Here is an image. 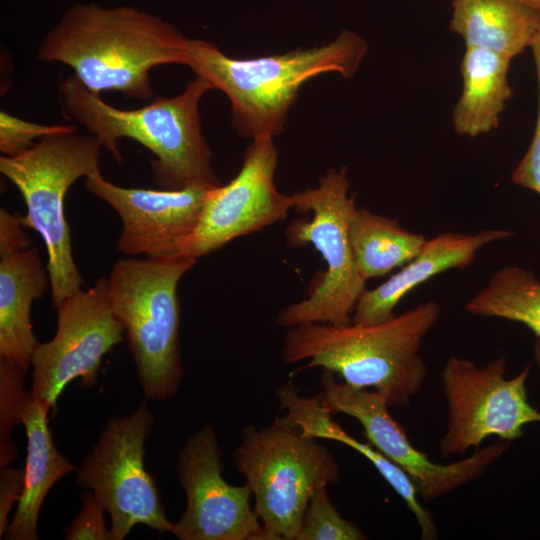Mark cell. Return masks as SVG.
<instances>
[{"instance_id": "cell-17", "label": "cell", "mask_w": 540, "mask_h": 540, "mask_svg": "<svg viewBox=\"0 0 540 540\" xmlns=\"http://www.w3.org/2000/svg\"><path fill=\"white\" fill-rule=\"evenodd\" d=\"M50 408L42 401H27L22 424L27 437L24 485L17 509L4 534L6 540H37L42 503L52 486L77 467L56 447L48 425Z\"/></svg>"}, {"instance_id": "cell-22", "label": "cell", "mask_w": 540, "mask_h": 540, "mask_svg": "<svg viewBox=\"0 0 540 540\" xmlns=\"http://www.w3.org/2000/svg\"><path fill=\"white\" fill-rule=\"evenodd\" d=\"M465 308L475 316L521 323L540 339V280L527 268L501 267Z\"/></svg>"}, {"instance_id": "cell-25", "label": "cell", "mask_w": 540, "mask_h": 540, "mask_svg": "<svg viewBox=\"0 0 540 540\" xmlns=\"http://www.w3.org/2000/svg\"><path fill=\"white\" fill-rule=\"evenodd\" d=\"M72 132H77L74 125H44L26 121L3 110L0 112V150L5 156H15L26 151L36 139Z\"/></svg>"}, {"instance_id": "cell-21", "label": "cell", "mask_w": 540, "mask_h": 540, "mask_svg": "<svg viewBox=\"0 0 540 540\" xmlns=\"http://www.w3.org/2000/svg\"><path fill=\"white\" fill-rule=\"evenodd\" d=\"M349 233L356 268L364 281L404 266L427 240L394 219L357 206L350 216Z\"/></svg>"}, {"instance_id": "cell-27", "label": "cell", "mask_w": 540, "mask_h": 540, "mask_svg": "<svg viewBox=\"0 0 540 540\" xmlns=\"http://www.w3.org/2000/svg\"><path fill=\"white\" fill-rule=\"evenodd\" d=\"M530 47L533 51L539 86L538 116L532 142L514 169L511 179L515 184L540 194V31Z\"/></svg>"}, {"instance_id": "cell-5", "label": "cell", "mask_w": 540, "mask_h": 540, "mask_svg": "<svg viewBox=\"0 0 540 540\" xmlns=\"http://www.w3.org/2000/svg\"><path fill=\"white\" fill-rule=\"evenodd\" d=\"M196 258L171 253L116 261L107 277L112 310L121 321L145 398L163 401L181 385L178 283Z\"/></svg>"}, {"instance_id": "cell-6", "label": "cell", "mask_w": 540, "mask_h": 540, "mask_svg": "<svg viewBox=\"0 0 540 540\" xmlns=\"http://www.w3.org/2000/svg\"><path fill=\"white\" fill-rule=\"evenodd\" d=\"M317 440L282 416L243 428L232 460L254 495L267 540H296L311 496L339 481L334 455Z\"/></svg>"}, {"instance_id": "cell-18", "label": "cell", "mask_w": 540, "mask_h": 540, "mask_svg": "<svg viewBox=\"0 0 540 540\" xmlns=\"http://www.w3.org/2000/svg\"><path fill=\"white\" fill-rule=\"evenodd\" d=\"M50 283L35 248L0 258V357L28 370L38 345L30 321L31 305Z\"/></svg>"}, {"instance_id": "cell-7", "label": "cell", "mask_w": 540, "mask_h": 540, "mask_svg": "<svg viewBox=\"0 0 540 540\" xmlns=\"http://www.w3.org/2000/svg\"><path fill=\"white\" fill-rule=\"evenodd\" d=\"M95 136L78 132L45 136L26 151L0 157V172L21 193L25 227L37 231L46 246L53 308L82 289L85 281L72 255L64 198L81 177L99 172L101 148Z\"/></svg>"}, {"instance_id": "cell-1", "label": "cell", "mask_w": 540, "mask_h": 540, "mask_svg": "<svg viewBox=\"0 0 540 540\" xmlns=\"http://www.w3.org/2000/svg\"><path fill=\"white\" fill-rule=\"evenodd\" d=\"M189 38L169 22L134 7L75 3L41 40L37 59L59 62L92 93L117 91L127 98L152 97L150 71L185 65Z\"/></svg>"}, {"instance_id": "cell-29", "label": "cell", "mask_w": 540, "mask_h": 540, "mask_svg": "<svg viewBox=\"0 0 540 540\" xmlns=\"http://www.w3.org/2000/svg\"><path fill=\"white\" fill-rule=\"evenodd\" d=\"M24 485V468L16 469L9 465L0 469V538L9 525V514L18 502Z\"/></svg>"}, {"instance_id": "cell-12", "label": "cell", "mask_w": 540, "mask_h": 540, "mask_svg": "<svg viewBox=\"0 0 540 540\" xmlns=\"http://www.w3.org/2000/svg\"><path fill=\"white\" fill-rule=\"evenodd\" d=\"M321 388L323 406L332 414L343 413L355 418L368 442L411 476L426 502L479 479L511 444V441L498 439L487 447L474 449L468 457L438 464L411 444L403 428L391 416L390 406L376 391L338 382L334 373L327 370L322 373Z\"/></svg>"}, {"instance_id": "cell-23", "label": "cell", "mask_w": 540, "mask_h": 540, "mask_svg": "<svg viewBox=\"0 0 540 540\" xmlns=\"http://www.w3.org/2000/svg\"><path fill=\"white\" fill-rule=\"evenodd\" d=\"M26 371L17 362L0 357V468L18 457L12 430L22 424L23 411L30 398L24 389Z\"/></svg>"}, {"instance_id": "cell-20", "label": "cell", "mask_w": 540, "mask_h": 540, "mask_svg": "<svg viewBox=\"0 0 540 540\" xmlns=\"http://www.w3.org/2000/svg\"><path fill=\"white\" fill-rule=\"evenodd\" d=\"M511 60L487 49L466 47L461 62L463 88L453 112L458 134L476 137L498 126L512 96L507 80Z\"/></svg>"}, {"instance_id": "cell-24", "label": "cell", "mask_w": 540, "mask_h": 540, "mask_svg": "<svg viewBox=\"0 0 540 540\" xmlns=\"http://www.w3.org/2000/svg\"><path fill=\"white\" fill-rule=\"evenodd\" d=\"M366 534L345 519L331 502L327 487L318 489L304 511L296 540H364Z\"/></svg>"}, {"instance_id": "cell-19", "label": "cell", "mask_w": 540, "mask_h": 540, "mask_svg": "<svg viewBox=\"0 0 540 540\" xmlns=\"http://www.w3.org/2000/svg\"><path fill=\"white\" fill-rule=\"evenodd\" d=\"M452 6L450 29L466 47L513 59L540 31V12L518 0H452Z\"/></svg>"}, {"instance_id": "cell-4", "label": "cell", "mask_w": 540, "mask_h": 540, "mask_svg": "<svg viewBox=\"0 0 540 540\" xmlns=\"http://www.w3.org/2000/svg\"><path fill=\"white\" fill-rule=\"evenodd\" d=\"M366 51V42L347 30L325 45L250 59L229 57L213 43L191 39L185 65L228 97L238 134L255 139L284 130L306 81L327 72L352 77Z\"/></svg>"}, {"instance_id": "cell-3", "label": "cell", "mask_w": 540, "mask_h": 540, "mask_svg": "<svg viewBox=\"0 0 540 540\" xmlns=\"http://www.w3.org/2000/svg\"><path fill=\"white\" fill-rule=\"evenodd\" d=\"M212 86L200 76L174 97H158L137 109L125 110L104 102L73 74L58 86L66 119L95 136L120 163L121 138L132 139L151 151L153 177L167 190L220 185L212 168V151L200 124L199 104Z\"/></svg>"}, {"instance_id": "cell-31", "label": "cell", "mask_w": 540, "mask_h": 540, "mask_svg": "<svg viewBox=\"0 0 540 540\" xmlns=\"http://www.w3.org/2000/svg\"><path fill=\"white\" fill-rule=\"evenodd\" d=\"M540 12V0H518Z\"/></svg>"}, {"instance_id": "cell-26", "label": "cell", "mask_w": 540, "mask_h": 540, "mask_svg": "<svg viewBox=\"0 0 540 540\" xmlns=\"http://www.w3.org/2000/svg\"><path fill=\"white\" fill-rule=\"evenodd\" d=\"M105 507L91 490L81 494V508L72 523L64 528L67 540H111L107 529L104 512Z\"/></svg>"}, {"instance_id": "cell-8", "label": "cell", "mask_w": 540, "mask_h": 540, "mask_svg": "<svg viewBox=\"0 0 540 540\" xmlns=\"http://www.w3.org/2000/svg\"><path fill=\"white\" fill-rule=\"evenodd\" d=\"M347 168L330 169L318 186L291 195L293 208L312 213V218L292 221L284 234L291 247L313 245L321 254L326 271L307 298L292 303L278 313L276 323L291 328L307 323L346 325L352 322L365 284L356 268L349 222L356 207L349 195Z\"/></svg>"}, {"instance_id": "cell-15", "label": "cell", "mask_w": 540, "mask_h": 540, "mask_svg": "<svg viewBox=\"0 0 540 540\" xmlns=\"http://www.w3.org/2000/svg\"><path fill=\"white\" fill-rule=\"evenodd\" d=\"M84 186L119 215L122 230L117 249L126 255L146 257L177 252L179 241L196 227L209 189L127 188L107 181L100 171L85 177Z\"/></svg>"}, {"instance_id": "cell-2", "label": "cell", "mask_w": 540, "mask_h": 540, "mask_svg": "<svg viewBox=\"0 0 540 540\" xmlns=\"http://www.w3.org/2000/svg\"><path fill=\"white\" fill-rule=\"evenodd\" d=\"M439 315V305L429 300L372 325L294 326L284 337L282 360H307L296 371L320 367L352 387L373 389L390 407H408L427 374L420 354L423 339Z\"/></svg>"}, {"instance_id": "cell-28", "label": "cell", "mask_w": 540, "mask_h": 540, "mask_svg": "<svg viewBox=\"0 0 540 540\" xmlns=\"http://www.w3.org/2000/svg\"><path fill=\"white\" fill-rule=\"evenodd\" d=\"M22 215L0 210V258L11 256L29 248L31 239L23 230Z\"/></svg>"}, {"instance_id": "cell-13", "label": "cell", "mask_w": 540, "mask_h": 540, "mask_svg": "<svg viewBox=\"0 0 540 540\" xmlns=\"http://www.w3.org/2000/svg\"><path fill=\"white\" fill-rule=\"evenodd\" d=\"M277 163L273 137L253 139L238 174L206 191L198 223L179 241L177 252L197 259L284 219L293 201L275 186Z\"/></svg>"}, {"instance_id": "cell-16", "label": "cell", "mask_w": 540, "mask_h": 540, "mask_svg": "<svg viewBox=\"0 0 540 540\" xmlns=\"http://www.w3.org/2000/svg\"><path fill=\"white\" fill-rule=\"evenodd\" d=\"M513 235L514 232L506 229H488L476 234L447 231L427 239L420 252L401 270L374 289L363 292L352 323L372 325L389 320L411 290L442 272L470 266L480 249Z\"/></svg>"}, {"instance_id": "cell-14", "label": "cell", "mask_w": 540, "mask_h": 540, "mask_svg": "<svg viewBox=\"0 0 540 540\" xmlns=\"http://www.w3.org/2000/svg\"><path fill=\"white\" fill-rule=\"evenodd\" d=\"M186 509L174 523L180 540H267L248 484L234 486L223 477L222 450L211 425L191 434L177 458Z\"/></svg>"}, {"instance_id": "cell-30", "label": "cell", "mask_w": 540, "mask_h": 540, "mask_svg": "<svg viewBox=\"0 0 540 540\" xmlns=\"http://www.w3.org/2000/svg\"><path fill=\"white\" fill-rule=\"evenodd\" d=\"M533 355L535 362L537 366L540 368V339L536 338L534 347H533Z\"/></svg>"}, {"instance_id": "cell-11", "label": "cell", "mask_w": 540, "mask_h": 540, "mask_svg": "<svg viewBox=\"0 0 540 540\" xmlns=\"http://www.w3.org/2000/svg\"><path fill=\"white\" fill-rule=\"evenodd\" d=\"M56 311L54 337L38 343L31 358L29 394L50 410H56L59 396L72 380L80 378L84 388L96 384L103 356L122 341L125 332L112 310L105 277L65 298Z\"/></svg>"}, {"instance_id": "cell-10", "label": "cell", "mask_w": 540, "mask_h": 540, "mask_svg": "<svg viewBox=\"0 0 540 540\" xmlns=\"http://www.w3.org/2000/svg\"><path fill=\"white\" fill-rule=\"evenodd\" d=\"M530 370L531 363L506 379L503 355L485 366L450 357L441 373L448 408L447 429L439 445L441 456L464 455L491 436L512 442L523 435L526 424L540 422V411L527 396Z\"/></svg>"}, {"instance_id": "cell-9", "label": "cell", "mask_w": 540, "mask_h": 540, "mask_svg": "<svg viewBox=\"0 0 540 540\" xmlns=\"http://www.w3.org/2000/svg\"><path fill=\"white\" fill-rule=\"evenodd\" d=\"M154 420L147 398L130 415L110 417L77 468L76 484L91 490L110 514L111 540H123L137 524L173 532L155 479L144 465Z\"/></svg>"}]
</instances>
